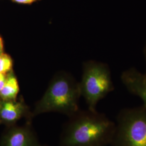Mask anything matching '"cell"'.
<instances>
[{
  "label": "cell",
  "mask_w": 146,
  "mask_h": 146,
  "mask_svg": "<svg viewBox=\"0 0 146 146\" xmlns=\"http://www.w3.org/2000/svg\"><path fill=\"white\" fill-rule=\"evenodd\" d=\"M63 131L60 146L110 145L115 122L96 110H80L69 117Z\"/></svg>",
  "instance_id": "obj_1"
},
{
  "label": "cell",
  "mask_w": 146,
  "mask_h": 146,
  "mask_svg": "<svg viewBox=\"0 0 146 146\" xmlns=\"http://www.w3.org/2000/svg\"><path fill=\"white\" fill-rule=\"evenodd\" d=\"M80 96L79 84L67 75H58L51 81L46 93L37 102L33 116L58 112L70 117L80 110Z\"/></svg>",
  "instance_id": "obj_2"
},
{
  "label": "cell",
  "mask_w": 146,
  "mask_h": 146,
  "mask_svg": "<svg viewBox=\"0 0 146 146\" xmlns=\"http://www.w3.org/2000/svg\"><path fill=\"white\" fill-rule=\"evenodd\" d=\"M111 146H146V107L126 108L119 113Z\"/></svg>",
  "instance_id": "obj_3"
},
{
  "label": "cell",
  "mask_w": 146,
  "mask_h": 146,
  "mask_svg": "<svg viewBox=\"0 0 146 146\" xmlns=\"http://www.w3.org/2000/svg\"><path fill=\"white\" fill-rule=\"evenodd\" d=\"M81 95L91 110H96V105L114 90V87L110 68L107 64L95 61L85 63L81 82Z\"/></svg>",
  "instance_id": "obj_4"
},
{
  "label": "cell",
  "mask_w": 146,
  "mask_h": 146,
  "mask_svg": "<svg viewBox=\"0 0 146 146\" xmlns=\"http://www.w3.org/2000/svg\"><path fill=\"white\" fill-rule=\"evenodd\" d=\"M120 78L127 90L139 98L146 107V72L131 67L123 71Z\"/></svg>",
  "instance_id": "obj_5"
},
{
  "label": "cell",
  "mask_w": 146,
  "mask_h": 146,
  "mask_svg": "<svg viewBox=\"0 0 146 146\" xmlns=\"http://www.w3.org/2000/svg\"><path fill=\"white\" fill-rule=\"evenodd\" d=\"M3 146H42L40 143L30 122L13 128L5 136Z\"/></svg>",
  "instance_id": "obj_6"
},
{
  "label": "cell",
  "mask_w": 146,
  "mask_h": 146,
  "mask_svg": "<svg viewBox=\"0 0 146 146\" xmlns=\"http://www.w3.org/2000/svg\"><path fill=\"white\" fill-rule=\"evenodd\" d=\"M33 114L23 101H5L0 106V120L8 123H15L22 118L31 120Z\"/></svg>",
  "instance_id": "obj_7"
},
{
  "label": "cell",
  "mask_w": 146,
  "mask_h": 146,
  "mask_svg": "<svg viewBox=\"0 0 146 146\" xmlns=\"http://www.w3.org/2000/svg\"><path fill=\"white\" fill-rule=\"evenodd\" d=\"M19 91L17 78L14 74H10L7 78L4 87L0 91V97L4 101L15 100Z\"/></svg>",
  "instance_id": "obj_8"
},
{
  "label": "cell",
  "mask_w": 146,
  "mask_h": 146,
  "mask_svg": "<svg viewBox=\"0 0 146 146\" xmlns=\"http://www.w3.org/2000/svg\"><path fill=\"white\" fill-rule=\"evenodd\" d=\"M13 67V61L10 56L3 52L0 53V73L6 74L10 72Z\"/></svg>",
  "instance_id": "obj_9"
},
{
  "label": "cell",
  "mask_w": 146,
  "mask_h": 146,
  "mask_svg": "<svg viewBox=\"0 0 146 146\" xmlns=\"http://www.w3.org/2000/svg\"><path fill=\"white\" fill-rule=\"evenodd\" d=\"M13 2L20 5H31L40 0H11Z\"/></svg>",
  "instance_id": "obj_10"
},
{
  "label": "cell",
  "mask_w": 146,
  "mask_h": 146,
  "mask_svg": "<svg viewBox=\"0 0 146 146\" xmlns=\"http://www.w3.org/2000/svg\"><path fill=\"white\" fill-rule=\"evenodd\" d=\"M6 74L0 73V91L3 88L7 80Z\"/></svg>",
  "instance_id": "obj_11"
},
{
  "label": "cell",
  "mask_w": 146,
  "mask_h": 146,
  "mask_svg": "<svg viewBox=\"0 0 146 146\" xmlns=\"http://www.w3.org/2000/svg\"><path fill=\"white\" fill-rule=\"evenodd\" d=\"M3 49V41L2 38L0 36V53L2 52Z\"/></svg>",
  "instance_id": "obj_12"
},
{
  "label": "cell",
  "mask_w": 146,
  "mask_h": 146,
  "mask_svg": "<svg viewBox=\"0 0 146 146\" xmlns=\"http://www.w3.org/2000/svg\"><path fill=\"white\" fill-rule=\"evenodd\" d=\"M144 56H145V62H146V44H145V48H144ZM146 72V71H145Z\"/></svg>",
  "instance_id": "obj_13"
}]
</instances>
